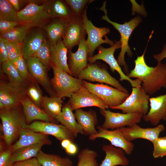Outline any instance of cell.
<instances>
[{"instance_id": "cell-1", "label": "cell", "mask_w": 166, "mask_h": 166, "mask_svg": "<svg viewBox=\"0 0 166 166\" xmlns=\"http://www.w3.org/2000/svg\"><path fill=\"white\" fill-rule=\"evenodd\" d=\"M146 49L135 60V67L127 76L141 80V88L147 94L152 96L162 88H166V62L158 63L155 67L148 66L144 59Z\"/></svg>"}, {"instance_id": "cell-2", "label": "cell", "mask_w": 166, "mask_h": 166, "mask_svg": "<svg viewBox=\"0 0 166 166\" xmlns=\"http://www.w3.org/2000/svg\"><path fill=\"white\" fill-rule=\"evenodd\" d=\"M21 106L0 109V118L2 132V138L7 146L12 145L13 142L19 136L22 130L27 125L24 113L20 108Z\"/></svg>"}, {"instance_id": "cell-3", "label": "cell", "mask_w": 166, "mask_h": 166, "mask_svg": "<svg viewBox=\"0 0 166 166\" xmlns=\"http://www.w3.org/2000/svg\"><path fill=\"white\" fill-rule=\"evenodd\" d=\"M106 1L103 2L100 9L103 11L105 15L102 16V19L111 24L117 30L121 35V51L118 57L117 61L120 66H123L124 71L128 72V68L124 60V55L127 53L128 55L131 57L132 53L130 47L128 45L129 38L134 29L142 22L141 18L139 16L136 17L128 22L123 24H120L110 20L108 17L107 11L106 9Z\"/></svg>"}, {"instance_id": "cell-4", "label": "cell", "mask_w": 166, "mask_h": 166, "mask_svg": "<svg viewBox=\"0 0 166 166\" xmlns=\"http://www.w3.org/2000/svg\"><path fill=\"white\" fill-rule=\"evenodd\" d=\"M51 68L53 77L50 82L54 96L70 98L73 93L84 86L83 80L73 77L53 65Z\"/></svg>"}, {"instance_id": "cell-5", "label": "cell", "mask_w": 166, "mask_h": 166, "mask_svg": "<svg viewBox=\"0 0 166 166\" xmlns=\"http://www.w3.org/2000/svg\"><path fill=\"white\" fill-rule=\"evenodd\" d=\"M120 41H115L114 44L109 48H105L101 45L97 48L99 52L94 56L88 57V60L90 63H94L96 61L101 60L108 64L111 71L114 72L115 71L120 75L121 81L126 80L128 81L132 87H138L141 86L142 81L139 79L132 80L123 72L117 60L114 57V54L115 50L121 48Z\"/></svg>"}, {"instance_id": "cell-6", "label": "cell", "mask_w": 166, "mask_h": 166, "mask_svg": "<svg viewBox=\"0 0 166 166\" xmlns=\"http://www.w3.org/2000/svg\"><path fill=\"white\" fill-rule=\"evenodd\" d=\"M84 86L91 93L101 99L109 108L122 104L129 96L128 93L103 84H94L83 80Z\"/></svg>"}, {"instance_id": "cell-7", "label": "cell", "mask_w": 166, "mask_h": 166, "mask_svg": "<svg viewBox=\"0 0 166 166\" xmlns=\"http://www.w3.org/2000/svg\"><path fill=\"white\" fill-rule=\"evenodd\" d=\"M150 98L141 86L132 87L131 94L122 104L111 108L121 110L124 113H139L145 115L149 111Z\"/></svg>"}, {"instance_id": "cell-8", "label": "cell", "mask_w": 166, "mask_h": 166, "mask_svg": "<svg viewBox=\"0 0 166 166\" xmlns=\"http://www.w3.org/2000/svg\"><path fill=\"white\" fill-rule=\"evenodd\" d=\"M87 6L85 9L82 16L85 29L88 35L86 40L89 47V57L93 56L95 49L103 43H107L111 46L115 42L109 40L106 35L110 32L109 29L107 27H97L94 26L91 21L89 20L87 16Z\"/></svg>"}, {"instance_id": "cell-9", "label": "cell", "mask_w": 166, "mask_h": 166, "mask_svg": "<svg viewBox=\"0 0 166 166\" xmlns=\"http://www.w3.org/2000/svg\"><path fill=\"white\" fill-rule=\"evenodd\" d=\"M78 78L84 80L97 81L111 85L125 93L128 90L115 78L113 77L104 67L95 63H89L79 73Z\"/></svg>"}, {"instance_id": "cell-10", "label": "cell", "mask_w": 166, "mask_h": 166, "mask_svg": "<svg viewBox=\"0 0 166 166\" xmlns=\"http://www.w3.org/2000/svg\"><path fill=\"white\" fill-rule=\"evenodd\" d=\"M104 117V121L101 126L106 129L111 130L125 127H130L140 122L143 115L139 113H115L109 110L100 109Z\"/></svg>"}, {"instance_id": "cell-11", "label": "cell", "mask_w": 166, "mask_h": 166, "mask_svg": "<svg viewBox=\"0 0 166 166\" xmlns=\"http://www.w3.org/2000/svg\"><path fill=\"white\" fill-rule=\"evenodd\" d=\"M26 128L36 132L53 136L60 141L68 139L73 142L76 137L65 126L54 123L36 121L27 124Z\"/></svg>"}, {"instance_id": "cell-12", "label": "cell", "mask_w": 166, "mask_h": 166, "mask_svg": "<svg viewBox=\"0 0 166 166\" xmlns=\"http://www.w3.org/2000/svg\"><path fill=\"white\" fill-rule=\"evenodd\" d=\"M69 98L68 103L73 111L87 107L95 106L102 109L109 107L101 99L90 92L84 86L73 93Z\"/></svg>"}, {"instance_id": "cell-13", "label": "cell", "mask_w": 166, "mask_h": 166, "mask_svg": "<svg viewBox=\"0 0 166 166\" xmlns=\"http://www.w3.org/2000/svg\"><path fill=\"white\" fill-rule=\"evenodd\" d=\"M51 18L46 12L44 5L30 2L17 13V22L20 24H34L38 25Z\"/></svg>"}, {"instance_id": "cell-14", "label": "cell", "mask_w": 166, "mask_h": 166, "mask_svg": "<svg viewBox=\"0 0 166 166\" xmlns=\"http://www.w3.org/2000/svg\"><path fill=\"white\" fill-rule=\"evenodd\" d=\"M97 132L89 136L90 140L103 138L108 140L113 146L123 149L125 153L130 155L134 148V144L127 140L123 136L120 128L113 130L105 129L101 126L97 127Z\"/></svg>"}, {"instance_id": "cell-15", "label": "cell", "mask_w": 166, "mask_h": 166, "mask_svg": "<svg viewBox=\"0 0 166 166\" xmlns=\"http://www.w3.org/2000/svg\"><path fill=\"white\" fill-rule=\"evenodd\" d=\"M86 34L82 15L73 16L68 19L66 33L62 41L68 49L71 50L79 45L81 40L85 39Z\"/></svg>"}, {"instance_id": "cell-16", "label": "cell", "mask_w": 166, "mask_h": 166, "mask_svg": "<svg viewBox=\"0 0 166 166\" xmlns=\"http://www.w3.org/2000/svg\"><path fill=\"white\" fill-rule=\"evenodd\" d=\"M26 89L17 87L9 82H1L0 109L11 108L21 105V101L26 95Z\"/></svg>"}, {"instance_id": "cell-17", "label": "cell", "mask_w": 166, "mask_h": 166, "mask_svg": "<svg viewBox=\"0 0 166 166\" xmlns=\"http://www.w3.org/2000/svg\"><path fill=\"white\" fill-rule=\"evenodd\" d=\"M122 134L125 139L131 142L137 139H143L151 141L152 143L158 137L165 127L160 124L154 128H143L137 124L127 127L120 128Z\"/></svg>"}, {"instance_id": "cell-18", "label": "cell", "mask_w": 166, "mask_h": 166, "mask_svg": "<svg viewBox=\"0 0 166 166\" xmlns=\"http://www.w3.org/2000/svg\"><path fill=\"white\" fill-rule=\"evenodd\" d=\"M77 50L75 53L68 50V67L71 75L77 78L80 72L87 66L89 47L86 40L80 42Z\"/></svg>"}, {"instance_id": "cell-19", "label": "cell", "mask_w": 166, "mask_h": 166, "mask_svg": "<svg viewBox=\"0 0 166 166\" xmlns=\"http://www.w3.org/2000/svg\"><path fill=\"white\" fill-rule=\"evenodd\" d=\"M25 59L31 77L41 85L51 97L54 96L47 73V68L35 57Z\"/></svg>"}, {"instance_id": "cell-20", "label": "cell", "mask_w": 166, "mask_h": 166, "mask_svg": "<svg viewBox=\"0 0 166 166\" xmlns=\"http://www.w3.org/2000/svg\"><path fill=\"white\" fill-rule=\"evenodd\" d=\"M150 109L142 118L152 125L157 126L160 121H166V93L149 99Z\"/></svg>"}, {"instance_id": "cell-21", "label": "cell", "mask_w": 166, "mask_h": 166, "mask_svg": "<svg viewBox=\"0 0 166 166\" xmlns=\"http://www.w3.org/2000/svg\"><path fill=\"white\" fill-rule=\"evenodd\" d=\"M51 143L48 135L26 128L21 132L18 140L10 147L13 152L21 148L33 144H41L50 145Z\"/></svg>"}, {"instance_id": "cell-22", "label": "cell", "mask_w": 166, "mask_h": 166, "mask_svg": "<svg viewBox=\"0 0 166 166\" xmlns=\"http://www.w3.org/2000/svg\"><path fill=\"white\" fill-rule=\"evenodd\" d=\"M21 104L27 124L36 121L55 123L56 121L50 117L43 109L34 104L26 94L22 99Z\"/></svg>"}, {"instance_id": "cell-23", "label": "cell", "mask_w": 166, "mask_h": 166, "mask_svg": "<svg viewBox=\"0 0 166 166\" xmlns=\"http://www.w3.org/2000/svg\"><path fill=\"white\" fill-rule=\"evenodd\" d=\"M102 150L105 153V158L99 166H127L129 161L122 149L111 144H104Z\"/></svg>"}, {"instance_id": "cell-24", "label": "cell", "mask_w": 166, "mask_h": 166, "mask_svg": "<svg viewBox=\"0 0 166 166\" xmlns=\"http://www.w3.org/2000/svg\"><path fill=\"white\" fill-rule=\"evenodd\" d=\"M74 114L83 135L89 136L97 132L95 128L97 120L95 111L91 109L86 111L81 109L75 110Z\"/></svg>"}, {"instance_id": "cell-25", "label": "cell", "mask_w": 166, "mask_h": 166, "mask_svg": "<svg viewBox=\"0 0 166 166\" xmlns=\"http://www.w3.org/2000/svg\"><path fill=\"white\" fill-rule=\"evenodd\" d=\"M68 51V49L64 44L62 39L56 44L50 46L51 65H53L71 75L67 62Z\"/></svg>"}, {"instance_id": "cell-26", "label": "cell", "mask_w": 166, "mask_h": 166, "mask_svg": "<svg viewBox=\"0 0 166 166\" xmlns=\"http://www.w3.org/2000/svg\"><path fill=\"white\" fill-rule=\"evenodd\" d=\"M68 19L54 18L45 28L50 46L56 44L64 37L67 30Z\"/></svg>"}, {"instance_id": "cell-27", "label": "cell", "mask_w": 166, "mask_h": 166, "mask_svg": "<svg viewBox=\"0 0 166 166\" xmlns=\"http://www.w3.org/2000/svg\"><path fill=\"white\" fill-rule=\"evenodd\" d=\"M45 39L43 33L41 31L28 34L22 45V55L25 59L34 57Z\"/></svg>"}, {"instance_id": "cell-28", "label": "cell", "mask_w": 166, "mask_h": 166, "mask_svg": "<svg viewBox=\"0 0 166 166\" xmlns=\"http://www.w3.org/2000/svg\"><path fill=\"white\" fill-rule=\"evenodd\" d=\"M43 4L46 12L51 18L68 19L74 16L65 1L49 0Z\"/></svg>"}, {"instance_id": "cell-29", "label": "cell", "mask_w": 166, "mask_h": 166, "mask_svg": "<svg viewBox=\"0 0 166 166\" xmlns=\"http://www.w3.org/2000/svg\"><path fill=\"white\" fill-rule=\"evenodd\" d=\"M63 101L62 98L56 96H43L41 107L51 118L60 122Z\"/></svg>"}, {"instance_id": "cell-30", "label": "cell", "mask_w": 166, "mask_h": 166, "mask_svg": "<svg viewBox=\"0 0 166 166\" xmlns=\"http://www.w3.org/2000/svg\"><path fill=\"white\" fill-rule=\"evenodd\" d=\"M69 105H64L62 109L61 117L60 123L65 126L77 137L78 134H83L82 131L76 120L74 113Z\"/></svg>"}, {"instance_id": "cell-31", "label": "cell", "mask_w": 166, "mask_h": 166, "mask_svg": "<svg viewBox=\"0 0 166 166\" xmlns=\"http://www.w3.org/2000/svg\"><path fill=\"white\" fill-rule=\"evenodd\" d=\"M2 64V71L7 75L9 82L15 87L26 89L28 82L22 77L12 62L8 60Z\"/></svg>"}, {"instance_id": "cell-32", "label": "cell", "mask_w": 166, "mask_h": 166, "mask_svg": "<svg viewBox=\"0 0 166 166\" xmlns=\"http://www.w3.org/2000/svg\"><path fill=\"white\" fill-rule=\"evenodd\" d=\"M36 157L42 166H73L72 161L68 157L46 153L41 150Z\"/></svg>"}, {"instance_id": "cell-33", "label": "cell", "mask_w": 166, "mask_h": 166, "mask_svg": "<svg viewBox=\"0 0 166 166\" xmlns=\"http://www.w3.org/2000/svg\"><path fill=\"white\" fill-rule=\"evenodd\" d=\"M43 145L41 144H38L25 147L16 150L12 153L11 156L12 162L14 164L36 157Z\"/></svg>"}, {"instance_id": "cell-34", "label": "cell", "mask_w": 166, "mask_h": 166, "mask_svg": "<svg viewBox=\"0 0 166 166\" xmlns=\"http://www.w3.org/2000/svg\"><path fill=\"white\" fill-rule=\"evenodd\" d=\"M34 24H22L17 26L11 30L1 34L0 37L10 41L22 45L24 40L28 34L29 30L34 26Z\"/></svg>"}, {"instance_id": "cell-35", "label": "cell", "mask_w": 166, "mask_h": 166, "mask_svg": "<svg viewBox=\"0 0 166 166\" xmlns=\"http://www.w3.org/2000/svg\"><path fill=\"white\" fill-rule=\"evenodd\" d=\"M98 156L96 151L87 148H84L79 152L77 155V166H98L97 160Z\"/></svg>"}, {"instance_id": "cell-36", "label": "cell", "mask_w": 166, "mask_h": 166, "mask_svg": "<svg viewBox=\"0 0 166 166\" xmlns=\"http://www.w3.org/2000/svg\"><path fill=\"white\" fill-rule=\"evenodd\" d=\"M38 83L32 77L28 82L26 93L29 98L36 105L41 107L43 96Z\"/></svg>"}, {"instance_id": "cell-37", "label": "cell", "mask_w": 166, "mask_h": 166, "mask_svg": "<svg viewBox=\"0 0 166 166\" xmlns=\"http://www.w3.org/2000/svg\"><path fill=\"white\" fill-rule=\"evenodd\" d=\"M17 13L8 0H0V20L17 22Z\"/></svg>"}, {"instance_id": "cell-38", "label": "cell", "mask_w": 166, "mask_h": 166, "mask_svg": "<svg viewBox=\"0 0 166 166\" xmlns=\"http://www.w3.org/2000/svg\"><path fill=\"white\" fill-rule=\"evenodd\" d=\"M48 69L51 67L50 45L46 39L36 53L35 56Z\"/></svg>"}, {"instance_id": "cell-39", "label": "cell", "mask_w": 166, "mask_h": 166, "mask_svg": "<svg viewBox=\"0 0 166 166\" xmlns=\"http://www.w3.org/2000/svg\"><path fill=\"white\" fill-rule=\"evenodd\" d=\"M10 61L26 81L28 82L31 79L32 77L29 73L26 60L22 54Z\"/></svg>"}, {"instance_id": "cell-40", "label": "cell", "mask_w": 166, "mask_h": 166, "mask_svg": "<svg viewBox=\"0 0 166 166\" xmlns=\"http://www.w3.org/2000/svg\"><path fill=\"white\" fill-rule=\"evenodd\" d=\"M152 143L153 146L152 155L154 158L166 156V136L158 137Z\"/></svg>"}, {"instance_id": "cell-41", "label": "cell", "mask_w": 166, "mask_h": 166, "mask_svg": "<svg viewBox=\"0 0 166 166\" xmlns=\"http://www.w3.org/2000/svg\"><path fill=\"white\" fill-rule=\"evenodd\" d=\"M65 2L69 7L74 16L82 15L88 2L93 0H65Z\"/></svg>"}, {"instance_id": "cell-42", "label": "cell", "mask_w": 166, "mask_h": 166, "mask_svg": "<svg viewBox=\"0 0 166 166\" xmlns=\"http://www.w3.org/2000/svg\"><path fill=\"white\" fill-rule=\"evenodd\" d=\"M3 38L7 49L10 60H12L20 55H22L21 45Z\"/></svg>"}, {"instance_id": "cell-43", "label": "cell", "mask_w": 166, "mask_h": 166, "mask_svg": "<svg viewBox=\"0 0 166 166\" xmlns=\"http://www.w3.org/2000/svg\"><path fill=\"white\" fill-rule=\"evenodd\" d=\"M13 152L10 146L5 148L2 143L0 144V166H13L11 160Z\"/></svg>"}, {"instance_id": "cell-44", "label": "cell", "mask_w": 166, "mask_h": 166, "mask_svg": "<svg viewBox=\"0 0 166 166\" xmlns=\"http://www.w3.org/2000/svg\"><path fill=\"white\" fill-rule=\"evenodd\" d=\"M17 21L0 20V33L2 34L7 32L20 25Z\"/></svg>"}, {"instance_id": "cell-45", "label": "cell", "mask_w": 166, "mask_h": 166, "mask_svg": "<svg viewBox=\"0 0 166 166\" xmlns=\"http://www.w3.org/2000/svg\"><path fill=\"white\" fill-rule=\"evenodd\" d=\"M9 60L7 49L3 38L0 37V62L2 64Z\"/></svg>"}, {"instance_id": "cell-46", "label": "cell", "mask_w": 166, "mask_h": 166, "mask_svg": "<svg viewBox=\"0 0 166 166\" xmlns=\"http://www.w3.org/2000/svg\"><path fill=\"white\" fill-rule=\"evenodd\" d=\"M13 166H42L36 157L14 164Z\"/></svg>"}, {"instance_id": "cell-47", "label": "cell", "mask_w": 166, "mask_h": 166, "mask_svg": "<svg viewBox=\"0 0 166 166\" xmlns=\"http://www.w3.org/2000/svg\"><path fill=\"white\" fill-rule=\"evenodd\" d=\"M153 57L158 63L161 62L163 60L166 58V43L163 46L161 52L158 54L153 55Z\"/></svg>"}, {"instance_id": "cell-48", "label": "cell", "mask_w": 166, "mask_h": 166, "mask_svg": "<svg viewBox=\"0 0 166 166\" xmlns=\"http://www.w3.org/2000/svg\"><path fill=\"white\" fill-rule=\"evenodd\" d=\"M65 150L67 154L73 155L76 154L77 152L78 147L73 142H72Z\"/></svg>"}, {"instance_id": "cell-49", "label": "cell", "mask_w": 166, "mask_h": 166, "mask_svg": "<svg viewBox=\"0 0 166 166\" xmlns=\"http://www.w3.org/2000/svg\"><path fill=\"white\" fill-rule=\"evenodd\" d=\"M13 8L18 12L20 10V8L22 2L23 1L19 0H8Z\"/></svg>"}, {"instance_id": "cell-50", "label": "cell", "mask_w": 166, "mask_h": 166, "mask_svg": "<svg viewBox=\"0 0 166 166\" xmlns=\"http://www.w3.org/2000/svg\"><path fill=\"white\" fill-rule=\"evenodd\" d=\"M61 142L62 147L65 149L68 147L72 142H73L68 139H64Z\"/></svg>"}]
</instances>
